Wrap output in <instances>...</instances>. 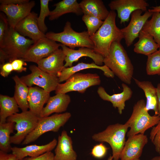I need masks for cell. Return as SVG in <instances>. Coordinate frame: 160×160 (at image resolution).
<instances>
[{"label":"cell","mask_w":160,"mask_h":160,"mask_svg":"<svg viewBox=\"0 0 160 160\" xmlns=\"http://www.w3.org/2000/svg\"><path fill=\"white\" fill-rule=\"evenodd\" d=\"M129 128L126 122L124 124L116 123L109 125L103 131L94 134L92 138L96 141L108 143L112 148L113 160H119Z\"/></svg>","instance_id":"4"},{"label":"cell","mask_w":160,"mask_h":160,"mask_svg":"<svg viewBox=\"0 0 160 160\" xmlns=\"http://www.w3.org/2000/svg\"><path fill=\"white\" fill-rule=\"evenodd\" d=\"M103 63L124 83L131 84L134 67L120 41L112 43L108 55L104 57Z\"/></svg>","instance_id":"2"},{"label":"cell","mask_w":160,"mask_h":160,"mask_svg":"<svg viewBox=\"0 0 160 160\" xmlns=\"http://www.w3.org/2000/svg\"><path fill=\"white\" fill-rule=\"evenodd\" d=\"M121 153V160H134L140 159L143 148L148 142L144 134H139L128 137Z\"/></svg>","instance_id":"15"},{"label":"cell","mask_w":160,"mask_h":160,"mask_svg":"<svg viewBox=\"0 0 160 160\" xmlns=\"http://www.w3.org/2000/svg\"><path fill=\"white\" fill-rule=\"evenodd\" d=\"M82 13L97 17L105 20L109 11L101 0H83L79 3Z\"/></svg>","instance_id":"25"},{"label":"cell","mask_w":160,"mask_h":160,"mask_svg":"<svg viewBox=\"0 0 160 160\" xmlns=\"http://www.w3.org/2000/svg\"><path fill=\"white\" fill-rule=\"evenodd\" d=\"M50 0H40V11L37 18V23L39 30L43 33L47 31V28L45 23L46 17L49 16L50 11L49 8V3Z\"/></svg>","instance_id":"35"},{"label":"cell","mask_w":160,"mask_h":160,"mask_svg":"<svg viewBox=\"0 0 160 160\" xmlns=\"http://www.w3.org/2000/svg\"><path fill=\"white\" fill-rule=\"evenodd\" d=\"M108 148L103 143L96 145L93 147L91 153L95 158L101 159L106 155Z\"/></svg>","instance_id":"38"},{"label":"cell","mask_w":160,"mask_h":160,"mask_svg":"<svg viewBox=\"0 0 160 160\" xmlns=\"http://www.w3.org/2000/svg\"><path fill=\"white\" fill-rule=\"evenodd\" d=\"M38 14L31 12L19 22L14 29L21 35L29 37L35 42L46 37L45 34L39 29L37 23Z\"/></svg>","instance_id":"17"},{"label":"cell","mask_w":160,"mask_h":160,"mask_svg":"<svg viewBox=\"0 0 160 160\" xmlns=\"http://www.w3.org/2000/svg\"><path fill=\"white\" fill-rule=\"evenodd\" d=\"M65 81L58 84L55 90L56 94L72 91L83 93L88 88L100 85L101 83L100 77L96 73H79L73 74Z\"/></svg>","instance_id":"9"},{"label":"cell","mask_w":160,"mask_h":160,"mask_svg":"<svg viewBox=\"0 0 160 160\" xmlns=\"http://www.w3.org/2000/svg\"><path fill=\"white\" fill-rule=\"evenodd\" d=\"M55 155L51 151L36 157H26L19 160H53Z\"/></svg>","instance_id":"40"},{"label":"cell","mask_w":160,"mask_h":160,"mask_svg":"<svg viewBox=\"0 0 160 160\" xmlns=\"http://www.w3.org/2000/svg\"><path fill=\"white\" fill-rule=\"evenodd\" d=\"M6 60H7V57L3 51L1 49H0V65L5 63Z\"/></svg>","instance_id":"45"},{"label":"cell","mask_w":160,"mask_h":160,"mask_svg":"<svg viewBox=\"0 0 160 160\" xmlns=\"http://www.w3.org/2000/svg\"><path fill=\"white\" fill-rule=\"evenodd\" d=\"M29 0H0L1 4H18L26 3L29 1Z\"/></svg>","instance_id":"42"},{"label":"cell","mask_w":160,"mask_h":160,"mask_svg":"<svg viewBox=\"0 0 160 160\" xmlns=\"http://www.w3.org/2000/svg\"><path fill=\"white\" fill-rule=\"evenodd\" d=\"M35 42L21 35L14 29L10 28L0 47L5 53L7 60L11 62L17 59H23L28 48Z\"/></svg>","instance_id":"6"},{"label":"cell","mask_w":160,"mask_h":160,"mask_svg":"<svg viewBox=\"0 0 160 160\" xmlns=\"http://www.w3.org/2000/svg\"><path fill=\"white\" fill-rule=\"evenodd\" d=\"M12 79L15 83L13 97L22 111H28L29 108L28 100L29 87L17 75L13 77Z\"/></svg>","instance_id":"29"},{"label":"cell","mask_w":160,"mask_h":160,"mask_svg":"<svg viewBox=\"0 0 160 160\" xmlns=\"http://www.w3.org/2000/svg\"><path fill=\"white\" fill-rule=\"evenodd\" d=\"M146 103L140 100L134 105L132 114L126 123L129 130L128 137L139 134H144L146 130L156 125L160 120L159 115H151L145 108Z\"/></svg>","instance_id":"3"},{"label":"cell","mask_w":160,"mask_h":160,"mask_svg":"<svg viewBox=\"0 0 160 160\" xmlns=\"http://www.w3.org/2000/svg\"><path fill=\"white\" fill-rule=\"evenodd\" d=\"M0 160H17L15 155L0 151Z\"/></svg>","instance_id":"43"},{"label":"cell","mask_w":160,"mask_h":160,"mask_svg":"<svg viewBox=\"0 0 160 160\" xmlns=\"http://www.w3.org/2000/svg\"><path fill=\"white\" fill-rule=\"evenodd\" d=\"M55 9L50 11L49 19L53 20L62 15L72 13L79 15L83 13L76 0H63L54 4Z\"/></svg>","instance_id":"27"},{"label":"cell","mask_w":160,"mask_h":160,"mask_svg":"<svg viewBox=\"0 0 160 160\" xmlns=\"http://www.w3.org/2000/svg\"><path fill=\"white\" fill-rule=\"evenodd\" d=\"M142 30L153 36L160 49V12L153 13L151 18L146 21Z\"/></svg>","instance_id":"32"},{"label":"cell","mask_w":160,"mask_h":160,"mask_svg":"<svg viewBox=\"0 0 160 160\" xmlns=\"http://www.w3.org/2000/svg\"><path fill=\"white\" fill-rule=\"evenodd\" d=\"M82 20L87 28V31L89 36L94 35L103 24L104 21L93 16L84 15Z\"/></svg>","instance_id":"34"},{"label":"cell","mask_w":160,"mask_h":160,"mask_svg":"<svg viewBox=\"0 0 160 160\" xmlns=\"http://www.w3.org/2000/svg\"><path fill=\"white\" fill-rule=\"evenodd\" d=\"M61 47L65 55V63L64 65L65 67H72L73 62H77L79 58L83 57H90L95 64L99 66H102L103 63L104 57L101 55L95 52L93 49L81 47L79 49L75 50L63 44Z\"/></svg>","instance_id":"16"},{"label":"cell","mask_w":160,"mask_h":160,"mask_svg":"<svg viewBox=\"0 0 160 160\" xmlns=\"http://www.w3.org/2000/svg\"><path fill=\"white\" fill-rule=\"evenodd\" d=\"M46 37L55 41L59 42L69 48L74 49L76 47H85L93 49L94 44L87 31L78 32L72 28L71 23L67 21L63 31L55 33L48 32Z\"/></svg>","instance_id":"5"},{"label":"cell","mask_w":160,"mask_h":160,"mask_svg":"<svg viewBox=\"0 0 160 160\" xmlns=\"http://www.w3.org/2000/svg\"><path fill=\"white\" fill-rule=\"evenodd\" d=\"M146 72L148 75H160V49L147 56Z\"/></svg>","instance_id":"33"},{"label":"cell","mask_w":160,"mask_h":160,"mask_svg":"<svg viewBox=\"0 0 160 160\" xmlns=\"http://www.w3.org/2000/svg\"><path fill=\"white\" fill-rule=\"evenodd\" d=\"M89 68L100 69L103 72L104 75L108 78H113L114 76L115 75L113 72L105 65L100 66L94 62L91 63L81 62L71 67H64L57 76L59 82L66 81L70 76L79 71Z\"/></svg>","instance_id":"24"},{"label":"cell","mask_w":160,"mask_h":160,"mask_svg":"<svg viewBox=\"0 0 160 160\" xmlns=\"http://www.w3.org/2000/svg\"><path fill=\"white\" fill-rule=\"evenodd\" d=\"M151 160H160V155L154 157Z\"/></svg>","instance_id":"47"},{"label":"cell","mask_w":160,"mask_h":160,"mask_svg":"<svg viewBox=\"0 0 160 160\" xmlns=\"http://www.w3.org/2000/svg\"><path fill=\"white\" fill-rule=\"evenodd\" d=\"M0 74L2 76L6 77L13 71L11 62H8L0 65Z\"/></svg>","instance_id":"41"},{"label":"cell","mask_w":160,"mask_h":160,"mask_svg":"<svg viewBox=\"0 0 160 160\" xmlns=\"http://www.w3.org/2000/svg\"><path fill=\"white\" fill-rule=\"evenodd\" d=\"M62 45L46 37L41 38L30 46L23 59L25 62L37 63L41 60L50 55Z\"/></svg>","instance_id":"11"},{"label":"cell","mask_w":160,"mask_h":160,"mask_svg":"<svg viewBox=\"0 0 160 160\" xmlns=\"http://www.w3.org/2000/svg\"><path fill=\"white\" fill-rule=\"evenodd\" d=\"M138 38V41L134 45V51L136 53L148 56L159 49L153 36L147 32L142 30Z\"/></svg>","instance_id":"26"},{"label":"cell","mask_w":160,"mask_h":160,"mask_svg":"<svg viewBox=\"0 0 160 160\" xmlns=\"http://www.w3.org/2000/svg\"><path fill=\"white\" fill-rule=\"evenodd\" d=\"M50 93L38 86L29 87L28 100L29 111L39 117L50 97Z\"/></svg>","instance_id":"23"},{"label":"cell","mask_w":160,"mask_h":160,"mask_svg":"<svg viewBox=\"0 0 160 160\" xmlns=\"http://www.w3.org/2000/svg\"><path fill=\"white\" fill-rule=\"evenodd\" d=\"M71 101L70 96L66 94L58 93L50 97L39 117H47L53 113H59L66 111Z\"/></svg>","instance_id":"22"},{"label":"cell","mask_w":160,"mask_h":160,"mask_svg":"<svg viewBox=\"0 0 160 160\" xmlns=\"http://www.w3.org/2000/svg\"><path fill=\"white\" fill-rule=\"evenodd\" d=\"M115 11H109V14L99 29L90 38L93 42L94 51L104 57L108 54L111 46L115 41H121L124 39L121 29L116 26Z\"/></svg>","instance_id":"1"},{"label":"cell","mask_w":160,"mask_h":160,"mask_svg":"<svg viewBox=\"0 0 160 160\" xmlns=\"http://www.w3.org/2000/svg\"><path fill=\"white\" fill-rule=\"evenodd\" d=\"M9 28L7 17L5 14L0 13V47L3 43Z\"/></svg>","instance_id":"37"},{"label":"cell","mask_w":160,"mask_h":160,"mask_svg":"<svg viewBox=\"0 0 160 160\" xmlns=\"http://www.w3.org/2000/svg\"><path fill=\"white\" fill-rule=\"evenodd\" d=\"M137 85L144 91L146 99L145 108L148 111L152 110L155 114L158 115V99L156 87H155L152 82L148 81H140L134 78Z\"/></svg>","instance_id":"28"},{"label":"cell","mask_w":160,"mask_h":160,"mask_svg":"<svg viewBox=\"0 0 160 160\" xmlns=\"http://www.w3.org/2000/svg\"><path fill=\"white\" fill-rule=\"evenodd\" d=\"M19 108L13 97L0 94V123L6 122L8 117L18 113Z\"/></svg>","instance_id":"30"},{"label":"cell","mask_w":160,"mask_h":160,"mask_svg":"<svg viewBox=\"0 0 160 160\" xmlns=\"http://www.w3.org/2000/svg\"><path fill=\"white\" fill-rule=\"evenodd\" d=\"M150 139L155 146L156 151L160 154V120L156 125L152 127Z\"/></svg>","instance_id":"36"},{"label":"cell","mask_w":160,"mask_h":160,"mask_svg":"<svg viewBox=\"0 0 160 160\" xmlns=\"http://www.w3.org/2000/svg\"><path fill=\"white\" fill-rule=\"evenodd\" d=\"M143 12L140 9L134 11L131 15V20L128 25L121 29L127 47L130 46L134 41L138 37L145 23L153 13L147 10L142 15Z\"/></svg>","instance_id":"12"},{"label":"cell","mask_w":160,"mask_h":160,"mask_svg":"<svg viewBox=\"0 0 160 160\" xmlns=\"http://www.w3.org/2000/svg\"><path fill=\"white\" fill-rule=\"evenodd\" d=\"M149 5L145 0H114L108 4L111 10L116 11L121 24L128 22L134 11L140 9L145 12Z\"/></svg>","instance_id":"13"},{"label":"cell","mask_w":160,"mask_h":160,"mask_svg":"<svg viewBox=\"0 0 160 160\" xmlns=\"http://www.w3.org/2000/svg\"><path fill=\"white\" fill-rule=\"evenodd\" d=\"M57 142V140L54 138L44 145H32L23 148L12 147V153L15 155L17 160H19L28 156L37 157L47 152L51 151L56 147Z\"/></svg>","instance_id":"21"},{"label":"cell","mask_w":160,"mask_h":160,"mask_svg":"<svg viewBox=\"0 0 160 160\" xmlns=\"http://www.w3.org/2000/svg\"><path fill=\"white\" fill-rule=\"evenodd\" d=\"M70 113H55L51 116L39 117L37 124L34 130L30 133L22 143L28 144L37 140L43 134L49 131L57 132L71 116Z\"/></svg>","instance_id":"8"},{"label":"cell","mask_w":160,"mask_h":160,"mask_svg":"<svg viewBox=\"0 0 160 160\" xmlns=\"http://www.w3.org/2000/svg\"><path fill=\"white\" fill-rule=\"evenodd\" d=\"M158 99V115L160 116V83H159L156 87Z\"/></svg>","instance_id":"44"},{"label":"cell","mask_w":160,"mask_h":160,"mask_svg":"<svg viewBox=\"0 0 160 160\" xmlns=\"http://www.w3.org/2000/svg\"><path fill=\"white\" fill-rule=\"evenodd\" d=\"M29 68L31 73L20 78L28 87L36 85L49 92L55 91L60 83L57 76L44 72L35 65H31Z\"/></svg>","instance_id":"10"},{"label":"cell","mask_w":160,"mask_h":160,"mask_svg":"<svg viewBox=\"0 0 160 160\" xmlns=\"http://www.w3.org/2000/svg\"><path fill=\"white\" fill-rule=\"evenodd\" d=\"M122 87L123 91L121 93L112 95L107 93L102 87H99L97 90V93L100 98L103 100L111 102L113 107L117 108L120 114L122 113L125 108L126 101L131 98L133 93L131 89L127 84L123 83Z\"/></svg>","instance_id":"19"},{"label":"cell","mask_w":160,"mask_h":160,"mask_svg":"<svg viewBox=\"0 0 160 160\" xmlns=\"http://www.w3.org/2000/svg\"><path fill=\"white\" fill-rule=\"evenodd\" d=\"M65 55L62 49H58L47 57L39 61L38 67L44 72L57 77L64 68Z\"/></svg>","instance_id":"18"},{"label":"cell","mask_w":160,"mask_h":160,"mask_svg":"<svg viewBox=\"0 0 160 160\" xmlns=\"http://www.w3.org/2000/svg\"><path fill=\"white\" fill-rule=\"evenodd\" d=\"M15 123L11 122L0 123V150L6 153L12 151L10 135L13 133Z\"/></svg>","instance_id":"31"},{"label":"cell","mask_w":160,"mask_h":160,"mask_svg":"<svg viewBox=\"0 0 160 160\" xmlns=\"http://www.w3.org/2000/svg\"><path fill=\"white\" fill-rule=\"evenodd\" d=\"M140 160V159H135V160Z\"/></svg>","instance_id":"49"},{"label":"cell","mask_w":160,"mask_h":160,"mask_svg":"<svg viewBox=\"0 0 160 160\" xmlns=\"http://www.w3.org/2000/svg\"><path fill=\"white\" fill-rule=\"evenodd\" d=\"M35 1L18 4H2L0 11L6 16L10 28L14 29L17 24L27 16L35 5Z\"/></svg>","instance_id":"14"},{"label":"cell","mask_w":160,"mask_h":160,"mask_svg":"<svg viewBox=\"0 0 160 160\" xmlns=\"http://www.w3.org/2000/svg\"><path fill=\"white\" fill-rule=\"evenodd\" d=\"M55 160V159L54 160Z\"/></svg>","instance_id":"50"},{"label":"cell","mask_w":160,"mask_h":160,"mask_svg":"<svg viewBox=\"0 0 160 160\" xmlns=\"http://www.w3.org/2000/svg\"><path fill=\"white\" fill-rule=\"evenodd\" d=\"M55 160H76L77 155L73 148L72 139L63 130L58 138L55 150Z\"/></svg>","instance_id":"20"},{"label":"cell","mask_w":160,"mask_h":160,"mask_svg":"<svg viewBox=\"0 0 160 160\" xmlns=\"http://www.w3.org/2000/svg\"><path fill=\"white\" fill-rule=\"evenodd\" d=\"M107 160H113V158L112 156L110 155Z\"/></svg>","instance_id":"48"},{"label":"cell","mask_w":160,"mask_h":160,"mask_svg":"<svg viewBox=\"0 0 160 160\" xmlns=\"http://www.w3.org/2000/svg\"><path fill=\"white\" fill-rule=\"evenodd\" d=\"M39 119V117L29 110L17 113L8 117L7 121L15 123V129L17 131L15 134L11 136V144L19 145L22 143L35 128Z\"/></svg>","instance_id":"7"},{"label":"cell","mask_w":160,"mask_h":160,"mask_svg":"<svg viewBox=\"0 0 160 160\" xmlns=\"http://www.w3.org/2000/svg\"><path fill=\"white\" fill-rule=\"evenodd\" d=\"M11 63L13 71L18 73L26 71L27 68L24 66H26L27 64L23 59H16Z\"/></svg>","instance_id":"39"},{"label":"cell","mask_w":160,"mask_h":160,"mask_svg":"<svg viewBox=\"0 0 160 160\" xmlns=\"http://www.w3.org/2000/svg\"><path fill=\"white\" fill-rule=\"evenodd\" d=\"M148 11L152 13L154 12H160V5L152 7L151 8V9H148Z\"/></svg>","instance_id":"46"}]
</instances>
